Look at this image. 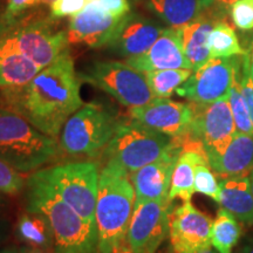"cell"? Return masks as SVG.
I'll list each match as a JSON object with an SVG mask.
<instances>
[{
    "label": "cell",
    "instance_id": "42",
    "mask_svg": "<svg viewBox=\"0 0 253 253\" xmlns=\"http://www.w3.org/2000/svg\"><path fill=\"white\" fill-rule=\"evenodd\" d=\"M238 1V0H214L217 5H219L220 7H231L235 2Z\"/></svg>",
    "mask_w": 253,
    "mask_h": 253
},
{
    "label": "cell",
    "instance_id": "1",
    "mask_svg": "<svg viewBox=\"0 0 253 253\" xmlns=\"http://www.w3.org/2000/svg\"><path fill=\"white\" fill-rule=\"evenodd\" d=\"M81 80L66 49L23 87L1 89L0 102L24 116L38 130L59 140L63 125L82 107Z\"/></svg>",
    "mask_w": 253,
    "mask_h": 253
},
{
    "label": "cell",
    "instance_id": "23",
    "mask_svg": "<svg viewBox=\"0 0 253 253\" xmlns=\"http://www.w3.org/2000/svg\"><path fill=\"white\" fill-rule=\"evenodd\" d=\"M40 71L27 56L0 47V89L23 87Z\"/></svg>",
    "mask_w": 253,
    "mask_h": 253
},
{
    "label": "cell",
    "instance_id": "43",
    "mask_svg": "<svg viewBox=\"0 0 253 253\" xmlns=\"http://www.w3.org/2000/svg\"><path fill=\"white\" fill-rule=\"evenodd\" d=\"M242 253H253V239H250L243 248Z\"/></svg>",
    "mask_w": 253,
    "mask_h": 253
},
{
    "label": "cell",
    "instance_id": "37",
    "mask_svg": "<svg viewBox=\"0 0 253 253\" xmlns=\"http://www.w3.org/2000/svg\"><path fill=\"white\" fill-rule=\"evenodd\" d=\"M244 59H245L246 65H248L249 73H250V75H251L252 81H253V39L251 40V42H250L249 48L246 49V53L244 54Z\"/></svg>",
    "mask_w": 253,
    "mask_h": 253
},
{
    "label": "cell",
    "instance_id": "29",
    "mask_svg": "<svg viewBox=\"0 0 253 253\" xmlns=\"http://www.w3.org/2000/svg\"><path fill=\"white\" fill-rule=\"evenodd\" d=\"M210 164H198L195 170V192L203 194L208 197L218 201L219 198V183L217 182L216 176L212 172Z\"/></svg>",
    "mask_w": 253,
    "mask_h": 253
},
{
    "label": "cell",
    "instance_id": "21",
    "mask_svg": "<svg viewBox=\"0 0 253 253\" xmlns=\"http://www.w3.org/2000/svg\"><path fill=\"white\" fill-rule=\"evenodd\" d=\"M220 208L232 213L242 223L253 225V194L250 177L235 176L219 182Z\"/></svg>",
    "mask_w": 253,
    "mask_h": 253
},
{
    "label": "cell",
    "instance_id": "9",
    "mask_svg": "<svg viewBox=\"0 0 253 253\" xmlns=\"http://www.w3.org/2000/svg\"><path fill=\"white\" fill-rule=\"evenodd\" d=\"M81 81L106 91L123 106L141 107L155 99L143 72L126 62L97 61L79 73Z\"/></svg>",
    "mask_w": 253,
    "mask_h": 253
},
{
    "label": "cell",
    "instance_id": "18",
    "mask_svg": "<svg viewBox=\"0 0 253 253\" xmlns=\"http://www.w3.org/2000/svg\"><path fill=\"white\" fill-rule=\"evenodd\" d=\"M125 62L143 73L161 69H191L183 52L179 30L172 27L164 28L147 52L135 58L126 59Z\"/></svg>",
    "mask_w": 253,
    "mask_h": 253
},
{
    "label": "cell",
    "instance_id": "46",
    "mask_svg": "<svg viewBox=\"0 0 253 253\" xmlns=\"http://www.w3.org/2000/svg\"><path fill=\"white\" fill-rule=\"evenodd\" d=\"M53 1H55V0H41V2H53Z\"/></svg>",
    "mask_w": 253,
    "mask_h": 253
},
{
    "label": "cell",
    "instance_id": "16",
    "mask_svg": "<svg viewBox=\"0 0 253 253\" xmlns=\"http://www.w3.org/2000/svg\"><path fill=\"white\" fill-rule=\"evenodd\" d=\"M122 17H114L101 7L95 0L73 15L67 28V38L69 43L86 45L90 48L108 47L116 33H118Z\"/></svg>",
    "mask_w": 253,
    "mask_h": 253
},
{
    "label": "cell",
    "instance_id": "24",
    "mask_svg": "<svg viewBox=\"0 0 253 253\" xmlns=\"http://www.w3.org/2000/svg\"><path fill=\"white\" fill-rule=\"evenodd\" d=\"M15 235L26 246L49 251L54 248V236L48 219L38 212L25 211L19 216Z\"/></svg>",
    "mask_w": 253,
    "mask_h": 253
},
{
    "label": "cell",
    "instance_id": "35",
    "mask_svg": "<svg viewBox=\"0 0 253 253\" xmlns=\"http://www.w3.org/2000/svg\"><path fill=\"white\" fill-rule=\"evenodd\" d=\"M100 4L104 11H107L114 17L121 18L130 12L128 0H95Z\"/></svg>",
    "mask_w": 253,
    "mask_h": 253
},
{
    "label": "cell",
    "instance_id": "32",
    "mask_svg": "<svg viewBox=\"0 0 253 253\" xmlns=\"http://www.w3.org/2000/svg\"><path fill=\"white\" fill-rule=\"evenodd\" d=\"M231 19L240 31L253 30V0H238L231 6Z\"/></svg>",
    "mask_w": 253,
    "mask_h": 253
},
{
    "label": "cell",
    "instance_id": "2",
    "mask_svg": "<svg viewBox=\"0 0 253 253\" xmlns=\"http://www.w3.org/2000/svg\"><path fill=\"white\" fill-rule=\"evenodd\" d=\"M25 211L41 213L48 219L54 236V253H99L96 225L69 207L34 172L25 185Z\"/></svg>",
    "mask_w": 253,
    "mask_h": 253
},
{
    "label": "cell",
    "instance_id": "15",
    "mask_svg": "<svg viewBox=\"0 0 253 253\" xmlns=\"http://www.w3.org/2000/svg\"><path fill=\"white\" fill-rule=\"evenodd\" d=\"M181 151L179 137L172 138L162 156L130 173V181L135 190V203L169 199L172 173Z\"/></svg>",
    "mask_w": 253,
    "mask_h": 253
},
{
    "label": "cell",
    "instance_id": "22",
    "mask_svg": "<svg viewBox=\"0 0 253 253\" xmlns=\"http://www.w3.org/2000/svg\"><path fill=\"white\" fill-rule=\"evenodd\" d=\"M155 15L172 28L191 23L208 9L217 5L214 0H142Z\"/></svg>",
    "mask_w": 253,
    "mask_h": 253
},
{
    "label": "cell",
    "instance_id": "31",
    "mask_svg": "<svg viewBox=\"0 0 253 253\" xmlns=\"http://www.w3.org/2000/svg\"><path fill=\"white\" fill-rule=\"evenodd\" d=\"M39 4H41V0H7L5 12L0 17V27L13 24L17 19L23 17Z\"/></svg>",
    "mask_w": 253,
    "mask_h": 253
},
{
    "label": "cell",
    "instance_id": "30",
    "mask_svg": "<svg viewBox=\"0 0 253 253\" xmlns=\"http://www.w3.org/2000/svg\"><path fill=\"white\" fill-rule=\"evenodd\" d=\"M26 185L24 173L17 171L0 158V191L7 196H17Z\"/></svg>",
    "mask_w": 253,
    "mask_h": 253
},
{
    "label": "cell",
    "instance_id": "38",
    "mask_svg": "<svg viewBox=\"0 0 253 253\" xmlns=\"http://www.w3.org/2000/svg\"><path fill=\"white\" fill-rule=\"evenodd\" d=\"M8 208V199H7V195L2 194L0 191V218L2 217V214L6 212Z\"/></svg>",
    "mask_w": 253,
    "mask_h": 253
},
{
    "label": "cell",
    "instance_id": "27",
    "mask_svg": "<svg viewBox=\"0 0 253 253\" xmlns=\"http://www.w3.org/2000/svg\"><path fill=\"white\" fill-rule=\"evenodd\" d=\"M191 69H161V71L145 72L148 84L155 97L169 99L192 74Z\"/></svg>",
    "mask_w": 253,
    "mask_h": 253
},
{
    "label": "cell",
    "instance_id": "40",
    "mask_svg": "<svg viewBox=\"0 0 253 253\" xmlns=\"http://www.w3.org/2000/svg\"><path fill=\"white\" fill-rule=\"evenodd\" d=\"M0 253H21L20 249L17 248L14 245H8V246H2L0 248Z\"/></svg>",
    "mask_w": 253,
    "mask_h": 253
},
{
    "label": "cell",
    "instance_id": "12",
    "mask_svg": "<svg viewBox=\"0 0 253 253\" xmlns=\"http://www.w3.org/2000/svg\"><path fill=\"white\" fill-rule=\"evenodd\" d=\"M172 201H147L135 203L126 244L138 253H156L169 235Z\"/></svg>",
    "mask_w": 253,
    "mask_h": 253
},
{
    "label": "cell",
    "instance_id": "36",
    "mask_svg": "<svg viewBox=\"0 0 253 253\" xmlns=\"http://www.w3.org/2000/svg\"><path fill=\"white\" fill-rule=\"evenodd\" d=\"M11 223L8 219L4 217L0 218V248H2V245L5 244L11 235Z\"/></svg>",
    "mask_w": 253,
    "mask_h": 253
},
{
    "label": "cell",
    "instance_id": "6",
    "mask_svg": "<svg viewBox=\"0 0 253 253\" xmlns=\"http://www.w3.org/2000/svg\"><path fill=\"white\" fill-rule=\"evenodd\" d=\"M120 120L103 104L82 106L66 121L59 136V148L69 156L94 157L112 141Z\"/></svg>",
    "mask_w": 253,
    "mask_h": 253
},
{
    "label": "cell",
    "instance_id": "41",
    "mask_svg": "<svg viewBox=\"0 0 253 253\" xmlns=\"http://www.w3.org/2000/svg\"><path fill=\"white\" fill-rule=\"evenodd\" d=\"M114 253H138V252L134 251V250H132L130 246H128L125 243V244H122L119 249H116L115 252H114Z\"/></svg>",
    "mask_w": 253,
    "mask_h": 253
},
{
    "label": "cell",
    "instance_id": "11",
    "mask_svg": "<svg viewBox=\"0 0 253 253\" xmlns=\"http://www.w3.org/2000/svg\"><path fill=\"white\" fill-rule=\"evenodd\" d=\"M192 106L195 116L188 135L203 144L210 161L219 156L237 134L229 97L208 104L192 103Z\"/></svg>",
    "mask_w": 253,
    "mask_h": 253
},
{
    "label": "cell",
    "instance_id": "39",
    "mask_svg": "<svg viewBox=\"0 0 253 253\" xmlns=\"http://www.w3.org/2000/svg\"><path fill=\"white\" fill-rule=\"evenodd\" d=\"M20 252L21 253H49L46 250H41V249H36V248H30V246H23L20 248Z\"/></svg>",
    "mask_w": 253,
    "mask_h": 253
},
{
    "label": "cell",
    "instance_id": "28",
    "mask_svg": "<svg viewBox=\"0 0 253 253\" xmlns=\"http://www.w3.org/2000/svg\"><path fill=\"white\" fill-rule=\"evenodd\" d=\"M242 68H243V59L240 62L238 69H237L233 84L230 88L229 95V104L232 113L233 120H235L237 134H249L253 135V126L251 119H250V113L248 104L243 96L242 87H240V80H242Z\"/></svg>",
    "mask_w": 253,
    "mask_h": 253
},
{
    "label": "cell",
    "instance_id": "19",
    "mask_svg": "<svg viewBox=\"0 0 253 253\" xmlns=\"http://www.w3.org/2000/svg\"><path fill=\"white\" fill-rule=\"evenodd\" d=\"M220 15L213 7L208 9L191 23L178 28L181 33L183 52L192 71H196L211 59L209 49V36L214 25L220 21Z\"/></svg>",
    "mask_w": 253,
    "mask_h": 253
},
{
    "label": "cell",
    "instance_id": "45",
    "mask_svg": "<svg viewBox=\"0 0 253 253\" xmlns=\"http://www.w3.org/2000/svg\"><path fill=\"white\" fill-rule=\"evenodd\" d=\"M249 177H250V182H251V188H252V194H253V170L249 175Z\"/></svg>",
    "mask_w": 253,
    "mask_h": 253
},
{
    "label": "cell",
    "instance_id": "3",
    "mask_svg": "<svg viewBox=\"0 0 253 253\" xmlns=\"http://www.w3.org/2000/svg\"><path fill=\"white\" fill-rule=\"evenodd\" d=\"M135 205L130 173L120 164L106 161L100 171L96 219L99 253H114L125 244Z\"/></svg>",
    "mask_w": 253,
    "mask_h": 253
},
{
    "label": "cell",
    "instance_id": "17",
    "mask_svg": "<svg viewBox=\"0 0 253 253\" xmlns=\"http://www.w3.org/2000/svg\"><path fill=\"white\" fill-rule=\"evenodd\" d=\"M163 31L157 21L129 12L122 17L118 33L108 47L123 58H135L147 52Z\"/></svg>",
    "mask_w": 253,
    "mask_h": 253
},
{
    "label": "cell",
    "instance_id": "4",
    "mask_svg": "<svg viewBox=\"0 0 253 253\" xmlns=\"http://www.w3.org/2000/svg\"><path fill=\"white\" fill-rule=\"evenodd\" d=\"M59 140L38 130L24 116L0 102V158L21 173L40 169L56 156Z\"/></svg>",
    "mask_w": 253,
    "mask_h": 253
},
{
    "label": "cell",
    "instance_id": "7",
    "mask_svg": "<svg viewBox=\"0 0 253 253\" xmlns=\"http://www.w3.org/2000/svg\"><path fill=\"white\" fill-rule=\"evenodd\" d=\"M48 183L62 201L90 224L96 225L99 168L91 162H71L49 167L34 172Z\"/></svg>",
    "mask_w": 253,
    "mask_h": 253
},
{
    "label": "cell",
    "instance_id": "8",
    "mask_svg": "<svg viewBox=\"0 0 253 253\" xmlns=\"http://www.w3.org/2000/svg\"><path fill=\"white\" fill-rule=\"evenodd\" d=\"M171 140L169 136L130 119V121H120L103 155L106 161L118 163L132 173L162 156Z\"/></svg>",
    "mask_w": 253,
    "mask_h": 253
},
{
    "label": "cell",
    "instance_id": "26",
    "mask_svg": "<svg viewBox=\"0 0 253 253\" xmlns=\"http://www.w3.org/2000/svg\"><path fill=\"white\" fill-rule=\"evenodd\" d=\"M209 49L211 58H231L244 55L246 50L240 46L235 30L225 20H220L214 25L209 36Z\"/></svg>",
    "mask_w": 253,
    "mask_h": 253
},
{
    "label": "cell",
    "instance_id": "10",
    "mask_svg": "<svg viewBox=\"0 0 253 253\" xmlns=\"http://www.w3.org/2000/svg\"><path fill=\"white\" fill-rule=\"evenodd\" d=\"M242 59L243 55L211 58L177 88V95L195 104L212 103L227 96Z\"/></svg>",
    "mask_w": 253,
    "mask_h": 253
},
{
    "label": "cell",
    "instance_id": "14",
    "mask_svg": "<svg viewBox=\"0 0 253 253\" xmlns=\"http://www.w3.org/2000/svg\"><path fill=\"white\" fill-rule=\"evenodd\" d=\"M194 116L192 103L163 97H155L144 106L130 108V119L171 138L188 134Z\"/></svg>",
    "mask_w": 253,
    "mask_h": 253
},
{
    "label": "cell",
    "instance_id": "5",
    "mask_svg": "<svg viewBox=\"0 0 253 253\" xmlns=\"http://www.w3.org/2000/svg\"><path fill=\"white\" fill-rule=\"evenodd\" d=\"M67 30H59L54 18L40 12H27L8 26L0 27V47L18 52L41 69L68 49Z\"/></svg>",
    "mask_w": 253,
    "mask_h": 253
},
{
    "label": "cell",
    "instance_id": "20",
    "mask_svg": "<svg viewBox=\"0 0 253 253\" xmlns=\"http://www.w3.org/2000/svg\"><path fill=\"white\" fill-rule=\"evenodd\" d=\"M209 163L221 179L249 176L253 170V135L236 134L226 149Z\"/></svg>",
    "mask_w": 253,
    "mask_h": 253
},
{
    "label": "cell",
    "instance_id": "44",
    "mask_svg": "<svg viewBox=\"0 0 253 253\" xmlns=\"http://www.w3.org/2000/svg\"><path fill=\"white\" fill-rule=\"evenodd\" d=\"M201 253H218V252L214 249H212V248H209V249L205 250V251L201 252Z\"/></svg>",
    "mask_w": 253,
    "mask_h": 253
},
{
    "label": "cell",
    "instance_id": "34",
    "mask_svg": "<svg viewBox=\"0 0 253 253\" xmlns=\"http://www.w3.org/2000/svg\"><path fill=\"white\" fill-rule=\"evenodd\" d=\"M240 87H242L243 96L248 104L250 119H251L253 126V81L249 73L248 65H246L244 55H243V68H242V80H240Z\"/></svg>",
    "mask_w": 253,
    "mask_h": 253
},
{
    "label": "cell",
    "instance_id": "25",
    "mask_svg": "<svg viewBox=\"0 0 253 253\" xmlns=\"http://www.w3.org/2000/svg\"><path fill=\"white\" fill-rule=\"evenodd\" d=\"M242 221L220 208L211 227V246L218 253H231L242 237Z\"/></svg>",
    "mask_w": 253,
    "mask_h": 253
},
{
    "label": "cell",
    "instance_id": "13",
    "mask_svg": "<svg viewBox=\"0 0 253 253\" xmlns=\"http://www.w3.org/2000/svg\"><path fill=\"white\" fill-rule=\"evenodd\" d=\"M211 218L191 202L173 207L170 214L169 239L172 253H201L211 248Z\"/></svg>",
    "mask_w": 253,
    "mask_h": 253
},
{
    "label": "cell",
    "instance_id": "33",
    "mask_svg": "<svg viewBox=\"0 0 253 253\" xmlns=\"http://www.w3.org/2000/svg\"><path fill=\"white\" fill-rule=\"evenodd\" d=\"M91 0H55L50 2V17L54 19L73 17L81 12Z\"/></svg>",
    "mask_w": 253,
    "mask_h": 253
}]
</instances>
